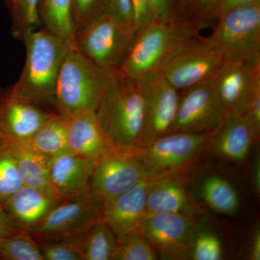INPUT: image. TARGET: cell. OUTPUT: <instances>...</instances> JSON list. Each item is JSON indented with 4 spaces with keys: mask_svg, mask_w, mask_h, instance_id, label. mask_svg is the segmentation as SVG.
Wrapping results in <instances>:
<instances>
[{
    "mask_svg": "<svg viewBox=\"0 0 260 260\" xmlns=\"http://www.w3.org/2000/svg\"><path fill=\"white\" fill-rule=\"evenodd\" d=\"M112 73L98 66L79 51L70 49L56 81L52 102L56 113L71 116L96 112Z\"/></svg>",
    "mask_w": 260,
    "mask_h": 260,
    "instance_id": "cell-3",
    "label": "cell"
},
{
    "mask_svg": "<svg viewBox=\"0 0 260 260\" xmlns=\"http://www.w3.org/2000/svg\"><path fill=\"white\" fill-rule=\"evenodd\" d=\"M16 161L6 147L0 144V208L24 185Z\"/></svg>",
    "mask_w": 260,
    "mask_h": 260,
    "instance_id": "cell-31",
    "label": "cell"
},
{
    "mask_svg": "<svg viewBox=\"0 0 260 260\" xmlns=\"http://www.w3.org/2000/svg\"><path fill=\"white\" fill-rule=\"evenodd\" d=\"M135 36L134 27L121 23L104 12L76 32L75 49L112 73L118 71L125 60Z\"/></svg>",
    "mask_w": 260,
    "mask_h": 260,
    "instance_id": "cell-5",
    "label": "cell"
},
{
    "mask_svg": "<svg viewBox=\"0 0 260 260\" xmlns=\"http://www.w3.org/2000/svg\"><path fill=\"white\" fill-rule=\"evenodd\" d=\"M202 203L221 215H233L239 212L241 198L232 181L220 174H208L198 185Z\"/></svg>",
    "mask_w": 260,
    "mask_h": 260,
    "instance_id": "cell-23",
    "label": "cell"
},
{
    "mask_svg": "<svg viewBox=\"0 0 260 260\" xmlns=\"http://www.w3.org/2000/svg\"><path fill=\"white\" fill-rule=\"evenodd\" d=\"M0 144L6 147L13 155L24 184L51 190L48 181L50 159L37 152L28 140L0 137Z\"/></svg>",
    "mask_w": 260,
    "mask_h": 260,
    "instance_id": "cell-22",
    "label": "cell"
},
{
    "mask_svg": "<svg viewBox=\"0 0 260 260\" xmlns=\"http://www.w3.org/2000/svg\"><path fill=\"white\" fill-rule=\"evenodd\" d=\"M104 11V0H73L75 34L101 16Z\"/></svg>",
    "mask_w": 260,
    "mask_h": 260,
    "instance_id": "cell-33",
    "label": "cell"
},
{
    "mask_svg": "<svg viewBox=\"0 0 260 260\" xmlns=\"http://www.w3.org/2000/svg\"><path fill=\"white\" fill-rule=\"evenodd\" d=\"M0 259L44 260L37 241L20 230L0 242Z\"/></svg>",
    "mask_w": 260,
    "mask_h": 260,
    "instance_id": "cell-29",
    "label": "cell"
},
{
    "mask_svg": "<svg viewBox=\"0 0 260 260\" xmlns=\"http://www.w3.org/2000/svg\"><path fill=\"white\" fill-rule=\"evenodd\" d=\"M255 4L260 5V1L259 0H219L218 4V18L230 10Z\"/></svg>",
    "mask_w": 260,
    "mask_h": 260,
    "instance_id": "cell-39",
    "label": "cell"
},
{
    "mask_svg": "<svg viewBox=\"0 0 260 260\" xmlns=\"http://www.w3.org/2000/svg\"><path fill=\"white\" fill-rule=\"evenodd\" d=\"M154 175L148 176L129 190L104 203L101 220L112 229L117 241L140 232L148 214L147 196Z\"/></svg>",
    "mask_w": 260,
    "mask_h": 260,
    "instance_id": "cell-15",
    "label": "cell"
},
{
    "mask_svg": "<svg viewBox=\"0 0 260 260\" xmlns=\"http://www.w3.org/2000/svg\"><path fill=\"white\" fill-rule=\"evenodd\" d=\"M260 62L224 60L213 78V83L224 115L245 112L248 92Z\"/></svg>",
    "mask_w": 260,
    "mask_h": 260,
    "instance_id": "cell-19",
    "label": "cell"
},
{
    "mask_svg": "<svg viewBox=\"0 0 260 260\" xmlns=\"http://www.w3.org/2000/svg\"><path fill=\"white\" fill-rule=\"evenodd\" d=\"M200 34L177 21L152 20L136 32L128 55L117 72L136 81L141 75L160 67L186 38Z\"/></svg>",
    "mask_w": 260,
    "mask_h": 260,
    "instance_id": "cell-4",
    "label": "cell"
},
{
    "mask_svg": "<svg viewBox=\"0 0 260 260\" xmlns=\"http://www.w3.org/2000/svg\"><path fill=\"white\" fill-rule=\"evenodd\" d=\"M260 133L244 113L224 115L210 140V153L228 161L242 164L259 141Z\"/></svg>",
    "mask_w": 260,
    "mask_h": 260,
    "instance_id": "cell-16",
    "label": "cell"
},
{
    "mask_svg": "<svg viewBox=\"0 0 260 260\" xmlns=\"http://www.w3.org/2000/svg\"><path fill=\"white\" fill-rule=\"evenodd\" d=\"M3 1L5 2V1H6V0H3Z\"/></svg>",
    "mask_w": 260,
    "mask_h": 260,
    "instance_id": "cell-43",
    "label": "cell"
},
{
    "mask_svg": "<svg viewBox=\"0 0 260 260\" xmlns=\"http://www.w3.org/2000/svg\"><path fill=\"white\" fill-rule=\"evenodd\" d=\"M246 117L260 133V69L254 74L245 104Z\"/></svg>",
    "mask_w": 260,
    "mask_h": 260,
    "instance_id": "cell-35",
    "label": "cell"
},
{
    "mask_svg": "<svg viewBox=\"0 0 260 260\" xmlns=\"http://www.w3.org/2000/svg\"><path fill=\"white\" fill-rule=\"evenodd\" d=\"M40 0H6L12 18L13 37L23 40L27 32L42 25L39 18Z\"/></svg>",
    "mask_w": 260,
    "mask_h": 260,
    "instance_id": "cell-28",
    "label": "cell"
},
{
    "mask_svg": "<svg viewBox=\"0 0 260 260\" xmlns=\"http://www.w3.org/2000/svg\"><path fill=\"white\" fill-rule=\"evenodd\" d=\"M68 240L74 243L82 260H114L118 244L115 234L102 220Z\"/></svg>",
    "mask_w": 260,
    "mask_h": 260,
    "instance_id": "cell-24",
    "label": "cell"
},
{
    "mask_svg": "<svg viewBox=\"0 0 260 260\" xmlns=\"http://www.w3.org/2000/svg\"><path fill=\"white\" fill-rule=\"evenodd\" d=\"M39 13L44 28L75 49L73 0H40Z\"/></svg>",
    "mask_w": 260,
    "mask_h": 260,
    "instance_id": "cell-25",
    "label": "cell"
},
{
    "mask_svg": "<svg viewBox=\"0 0 260 260\" xmlns=\"http://www.w3.org/2000/svg\"><path fill=\"white\" fill-rule=\"evenodd\" d=\"M104 201L91 191L61 201L28 232L36 240L71 239L100 221Z\"/></svg>",
    "mask_w": 260,
    "mask_h": 260,
    "instance_id": "cell-9",
    "label": "cell"
},
{
    "mask_svg": "<svg viewBox=\"0 0 260 260\" xmlns=\"http://www.w3.org/2000/svg\"><path fill=\"white\" fill-rule=\"evenodd\" d=\"M95 161L69 150L49 160L48 181L51 190L60 201L90 191Z\"/></svg>",
    "mask_w": 260,
    "mask_h": 260,
    "instance_id": "cell-17",
    "label": "cell"
},
{
    "mask_svg": "<svg viewBox=\"0 0 260 260\" xmlns=\"http://www.w3.org/2000/svg\"><path fill=\"white\" fill-rule=\"evenodd\" d=\"M223 59L200 34L186 38L168 56L160 70L177 90L213 78Z\"/></svg>",
    "mask_w": 260,
    "mask_h": 260,
    "instance_id": "cell-8",
    "label": "cell"
},
{
    "mask_svg": "<svg viewBox=\"0 0 260 260\" xmlns=\"http://www.w3.org/2000/svg\"><path fill=\"white\" fill-rule=\"evenodd\" d=\"M157 251L141 232L132 233L118 241L114 260H157Z\"/></svg>",
    "mask_w": 260,
    "mask_h": 260,
    "instance_id": "cell-30",
    "label": "cell"
},
{
    "mask_svg": "<svg viewBox=\"0 0 260 260\" xmlns=\"http://www.w3.org/2000/svg\"><path fill=\"white\" fill-rule=\"evenodd\" d=\"M213 132L168 133L150 140L136 153L152 174L189 169L210 153Z\"/></svg>",
    "mask_w": 260,
    "mask_h": 260,
    "instance_id": "cell-7",
    "label": "cell"
},
{
    "mask_svg": "<svg viewBox=\"0 0 260 260\" xmlns=\"http://www.w3.org/2000/svg\"><path fill=\"white\" fill-rule=\"evenodd\" d=\"M133 23L136 32L152 21L150 0H131Z\"/></svg>",
    "mask_w": 260,
    "mask_h": 260,
    "instance_id": "cell-38",
    "label": "cell"
},
{
    "mask_svg": "<svg viewBox=\"0 0 260 260\" xmlns=\"http://www.w3.org/2000/svg\"><path fill=\"white\" fill-rule=\"evenodd\" d=\"M223 246L221 239L215 232L201 229L198 225L195 230L191 245V258L194 260H220L223 259Z\"/></svg>",
    "mask_w": 260,
    "mask_h": 260,
    "instance_id": "cell-32",
    "label": "cell"
},
{
    "mask_svg": "<svg viewBox=\"0 0 260 260\" xmlns=\"http://www.w3.org/2000/svg\"><path fill=\"white\" fill-rule=\"evenodd\" d=\"M196 217L184 213H148L140 232L152 243L159 259H190Z\"/></svg>",
    "mask_w": 260,
    "mask_h": 260,
    "instance_id": "cell-10",
    "label": "cell"
},
{
    "mask_svg": "<svg viewBox=\"0 0 260 260\" xmlns=\"http://www.w3.org/2000/svg\"><path fill=\"white\" fill-rule=\"evenodd\" d=\"M207 38L223 61L260 62V5L222 15Z\"/></svg>",
    "mask_w": 260,
    "mask_h": 260,
    "instance_id": "cell-6",
    "label": "cell"
},
{
    "mask_svg": "<svg viewBox=\"0 0 260 260\" xmlns=\"http://www.w3.org/2000/svg\"><path fill=\"white\" fill-rule=\"evenodd\" d=\"M54 114L0 87V137L29 140Z\"/></svg>",
    "mask_w": 260,
    "mask_h": 260,
    "instance_id": "cell-18",
    "label": "cell"
},
{
    "mask_svg": "<svg viewBox=\"0 0 260 260\" xmlns=\"http://www.w3.org/2000/svg\"><path fill=\"white\" fill-rule=\"evenodd\" d=\"M219 0H185L178 10L177 21L200 32L213 28L218 21Z\"/></svg>",
    "mask_w": 260,
    "mask_h": 260,
    "instance_id": "cell-27",
    "label": "cell"
},
{
    "mask_svg": "<svg viewBox=\"0 0 260 260\" xmlns=\"http://www.w3.org/2000/svg\"><path fill=\"white\" fill-rule=\"evenodd\" d=\"M223 116V108L210 78L179 91L170 133H211L218 127Z\"/></svg>",
    "mask_w": 260,
    "mask_h": 260,
    "instance_id": "cell-12",
    "label": "cell"
},
{
    "mask_svg": "<svg viewBox=\"0 0 260 260\" xmlns=\"http://www.w3.org/2000/svg\"><path fill=\"white\" fill-rule=\"evenodd\" d=\"M95 114L111 148L136 152L145 145L144 103L135 80L113 73Z\"/></svg>",
    "mask_w": 260,
    "mask_h": 260,
    "instance_id": "cell-1",
    "label": "cell"
},
{
    "mask_svg": "<svg viewBox=\"0 0 260 260\" xmlns=\"http://www.w3.org/2000/svg\"><path fill=\"white\" fill-rule=\"evenodd\" d=\"M151 174L136 152L111 149L95 161L90 190L105 203Z\"/></svg>",
    "mask_w": 260,
    "mask_h": 260,
    "instance_id": "cell-11",
    "label": "cell"
},
{
    "mask_svg": "<svg viewBox=\"0 0 260 260\" xmlns=\"http://www.w3.org/2000/svg\"><path fill=\"white\" fill-rule=\"evenodd\" d=\"M68 116L54 113L28 140L37 152L51 159L68 151Z\"/></svg>",
    "mask_w": 260,
    "mask_h": 260,
    "instance_id": "cell-26",
    "label": "cell"
},
{
    "mask_svg": "<svg viewBox=\"0 0 260 260\" xmlns=\"http://www.w3.org/2000/svg\"><path fill=\"white\" fill-rule=\"evenodd\" d=\"M60 202L50 189L24 184L3 205V210L13 227L28 232Z\"/></svg>",
    "mask_w": 260,
    "mask_h": 260,
    "instance_id": "cell-20",
    "label": "cell"
},
{
    "mask_svg": "<svg viewBox=\"0 0 260 260\" xmlns=\"http://www.w3.org/2000/svg\"><path fill=\"white\" fill-rule=\"evenodd\" d=\"M38 243L44 260H82L78 248L72 241L58 239Z\"/></svg>",
    "mask_w": 260,
    "mask_h": 260,
    "instance_id": "cell-34",
    "label": "cell"
},
{
    "mask_svg": "<svg viewBox=\"0 0 260 260\" xmlns=\"http://www.w3.org/2000/svg\"><path fill=\"white\" fill-rule=\"evenodd\" d=\"M249 257L251 260L260 259V231L259 228L254 231V235L251 238Z\"/></svg>",
    "mask_w": 260,
    "mask_h": 260,
    "instance_id": "cell-42",
    "label": "cell"
},
{
    "mask_svg": "<svg viewBox=\"0 0 260 260\" xmlns=\"http://www.w3.org/2000/svg\"><path fill=\"white\" fill-rule=\"evenodd\" d=\"M251 180L253 190L256 196L260 194V158L259 154H256L251 167Z\"/></svg>",
    "mask_w": 260,
    "mask_h": 260,
    "instance_id": "cell-40",
    "label": "cell"
},
{
    "mask_svg": "<svg viewBox=\"0 0 260 260\" xmlns=\"http://www.w3.org/2000/svg\"><path fill=\"white\" fill-rule=\"evenodd\" d=\"M179 2L180 0H150L152 20L177 21Z\"/></svg>",
    "mask_w": 260,
    "mask_h": 260,
    "instance_id": "cell-36",
    "label": "cell"
},
{
    "mask_svg": "<svg viewBox=\"0 0 260 260\" xmlns=\"http://www.w3.org/2000/svg\"><path fill=\"white\" fill-rule=\"evenodd\" d=\"M68 148L71 153L94 161L112 149L100 129L95 112L68 116Z\"/></svg>",
    "mask_w": 260,
    "mask_h": 260,
    "instance_id": "cell-21",
    "label": "cell"
},
{
    "mask_svg": "<svg viewBox=\"0 0 260 260\" xmlns=\"http://www.w3.org/2000/svg\"><path fill=\"white\" fill-rule=\"evenodd\" d=\"M136 82L144 103L145 145L170 133L177 113L179 91L160 70L145 73Z\"/></svg>",
    "mask_w": 260,
    "mask_h": 260,
    "instance_id": "cell-13",
    "label": "cell"
},
{
    "mask_svg": "<svg viewBox=\"0 0 260 260\" xmlns=\"http://www.w3.org/2000/svg\"><path fill=\"white\" fill-rule=\"evenodd\" d=\"M18 229L13 226L3 211V208H0V242L4 238L8 237L18 232Z\"/></svg>",
    "mask_w": 260,
    "mask_h": 260,
    "instance_id": "cell-41",
    "label": "cell"
},
{
    "mask_svg": "<svg viewBox=\"0 0 260 260\" xmlns=\"http://www.w3.org/2000/svg\"><path fill=\"white\" fill-rule=\"evenodd\" d=\"M26 59L21 75L10 86L17 97L39 106L52 104L58 76L71 48L45 28L27 32Z\"/></svg>",
    "mask_w": 260,
    "mask_h": 260,
    "instance_id": "cell-2",
    "label": "cell"
},
{
    "mask_svg": "<svg viewBox=\"0 0 260 260\" xmlns=\"http://www.w3.org/2000/svg\"><path fill=\"white\" fill-rule=\"evenodd\" d=\"M104 7L108 14L135 28L131 0H104Z\"/></svg>",
    "mask_w": 260,
    "mask_h": 260,
    "instance_id": "cell-37",
    "label": "cell"
},
{
    "mask_svg": "<svg viewBox=\"0 0 260 260\" xmlns=\"http://www.w3.org/2000/svg\"><path fill=\"white\" fill-rule=\"evenodd\" d=\"M189 169L154 175L147 196L148 213H176L198 215L203 213V205L191 194L189 187Z\"/></svg>",
    "mask_w": 260,
    "mask_h": 260,
    "instance_id": "cell-14",
    "label": "cell"
}]
</instances>
